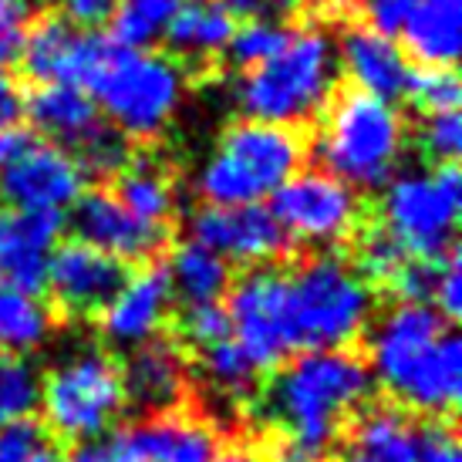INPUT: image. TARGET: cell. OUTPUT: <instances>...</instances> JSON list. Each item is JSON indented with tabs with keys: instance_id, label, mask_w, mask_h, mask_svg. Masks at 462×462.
Returning <instances> with one entry per match:
<instances>
[{
	"instance_id": "f6af8a7d",
	"label": "cell",
	"mask_w": 462,
	"mask_h": 462,
	"mask_svg": "<svg viewBox=\"0 0 462 462\" xmlns=\"http://www.w3.org/2000/svg\"><path fill=\"white\" fill-rule=\"evenodd\" d=\"M27 462H68V459H61V456H58V452H54L51 446H48V449H41L38 456H34V459H27Z\"/></svg>"
},
{
	"instance_id": "7402d4cb",
	"label": "cell",
	"mask_w": 462,
	"mask_h": 462,
	"mask_svg": "<svg viewBox=\"0 0 462 462\" xmlns=\"http://www.w3.org/2000/svg\"><path fill=\"white\" fill-rule=\"evenodd\" d=\"M331 24H341V68L347 85L385 102L402 98L411 65L398 51L395 41L374 34L372 27L358 24L355 17H337Z\"/></svg>"
},
{
	"instance_id": "9c48e42d",
	"label": "cell",
	"mask_w": 462,
	"mask_h": 462,
	"mask_svg": "<svg viewBox=\"0 0 462 462\" xmlns=\"http://www.w3.org/2000/svg\"><path fill=\"white\" fill-rule=\"evenodd\" d=\"M462 176L456 162L405 172L385 186L378 226L415 260H442L456 250Z\"/></svg>"
},
{
	"instance_id": "7a4b0ae2",
	"label": "cell",
	"mask_w": 462,
	"mask_h": 462,
	"mask_svg": "<svg viewBox=\"0 0 462 462\" xmlns=\"http://www.w3.org/2000/svg\"><path fill=\"white\" fill-rule=\"evenodd\" d=\"M372 372L398 409L452 422L462 385V345L436 308L392 304L372 328Z\"/></svg>"
},
{
	"instance_id": "74e56055",
	"label": "cell",
	"mask_w": 462,
	"mask_h": 462,
	"mask_svg": "<svg viewBox=\"0 0 462 462\" xmlns=\"http://www.w3.org/2000/svg\"><path fill=\"white\" fill-rule=\"evenodd\" d=\"M419 462H462L452 422H432L425 429L422 446H419Z\"/></svg>"
},
{
	"instance_id": "f35d334b",
	"label": "cell",
	"mask_w": 462,
	"mask_h": 462,
	"mask_svg": "<svg viewBox=\"0 0 462 462\" xmlns=\"http://www.w3.org/2000/svg\"><path fill=\"white\" fill-rule=\"evenodd\" d=\"M233 21H277L294 7V0H217Z\"/></svg>"
},
{
	"instance_id": "484cf974",
	"label": "cell",
	"mask_w": 462,
	"mask_h": 462,
	"mask_svg": "<svg viewBox=\"0 0 462 462\" xmlns=\"http://www.w3.org/2000/svg\"><path fill=\"white\" fill-rule=\"evenodd\" d=\"M166 277L172 287V297H180L186 308L193 304H223V297L233 287V267L213 250L186 240L169 254Z\"/></svg>"
},
{
	"instance_id": "cb8c5ba5",
	"label": "cell",
	"mask_w": 462,
	"mask_h": 462,
	"mask_svg": "<svg viewBox=\"0 0 462 462\" xmlns=\"http://www.w3.org/2000/svg\"><path fill=\"white\" fill-rule=\"evenodd\" d=\"M108 189L139 223L152 226V230L172 233V223H176V176H172L166 159L159 155V145L132 149L129 166L118 172Z\"/></svg>"
},
{
	"instance_id": "7c38bea8",
	"label": "cell",
	"mask_w": 462,
	"mask_h": 462,
	"mask_svg": "<svg viewBox=\"0 0 462 462\" xmlns=\"http://www.w3.org/2000/svg\"><path fill=\"white\" fill-rule=\"evenodd\" d=\"M116 51L108 34L71 24L58 7L34 11L17 65L34 85H75L88 88L91 75Z\"/></svg>"
},
{
	"instance_id": "83f0119b",
	"label": "cell",
	"mask_w": 462,
	"mask_h": 462,
	"mask_svg": "<svg viewBox=\"0 0 462 462\" xmlns=\"http://www.w3.org/2000/svg\"><path fill=\"white\" fill-rule=\"evenodd\" d=\"M182 0H118L108 17V38L125 51H145L149 44L166 38Z\"/></svg>"
},
{
	"instance_id": "4dcf8cb0",
	"label": "cell",
	"mask_w": 462,
	"mask_h": 462,
	"mask_svg": "<svg viewBox=\"0 0 462 462\" xmlns=\"http://www.w3.org/2000/svg\"><path fill=\"white\" fill-rule=\"evenodd\" d=\"M287 34L291 27H281V21H244L240 27H233L226 54L240 71H250L281 51Z\"/></svg>"
},
{
	"instance_id": "6da1fadb",
	"label": "cell",
	"mask_w": 462,
	"mask_h": 462,
	"mask_svg": "<svg viewBox=\"0 0 462 462\" xmlns=\"http://www.w3.org/2000/svg\"><path fill=\"white\" fill-rule=\"evenodd\" d=\"M372 385L368 361L351 347H318L283 361L260 402L273 436L267 462H324Z\"/></svg>"
},
{
	"instance_id": "4316f807",
	"label": "cell",
	"mask_w": 462,
	"mask_h": 462,
	"mask_svg": "<svg viewBox=\"0 0 462 462\" xmlns=\"http://www.w3.org/2000/svg\"><path fill=\"white\" fill-rule=\"evenodd\" d=\"M54 331L51 308L38 294L17 287H0V351L27 355L44 347Z\"/></svg>"
},
{
	"instance_id": "ba28073f",
	"label": "cell",
	"mask_w": 462,
	"mask_h": 462,
	"mask_svg": "<svg viewBox=\"0 0 462 462\" xmlns=\"http://www.w3.org/2000/svg\"><path fill=\"white\" fill-rule=\"evenodd\" d=\"M44 405V429L48 436H61L68 442H98L116 425L125 409L122 372L112 355L98 347L75 351L71 358L54 365L48 378L41 382Z\"/></svg>"
},
{
	"instance_id": "1f68e13d",
	"label": "cell",
	"mask_w": 462,
	"mask_h": 462,
	"mask_svg": "<svg viewBox=\"0 0 462 462\" xmlns=\"http://www.w3.org/2000/svg\"><path fill=\"white\" fill-rule=\"evenodd\" d=\"M405 98L415 105L419 116L456 112V105H459V75H456V68H411Z\"/></svg>"
},
{
	"instance_id": "f1b7e54d",
	"label": "cell",
	"mask_w": 462,
	"mask_h": 462,
	"mask_svg": "<svg viewBox=\"0 0 462 462\" xmlns=\"http://www.w3.org/2000/svg\"><path fill=\"white\" fill-rule=\"evenodd\" d=\"M196 365H199V374L206 378V385L213 388L219 398H226V402H250L257 395L260 368L246 358V351L233 337L196 351Z\"/></svg>"
},
{
	"instance_id": "d6a6232c",
	"label": "cell",
	"mask_w": 462,
	"mask_h": 462,
	"mask_svg": "<svg viewBox=\"0 0 462 462\" xmlns=\"http://www.w3.org/2000/svg\"><path fill=\"white\" fill-rule=\"evenodd\" d=\"M419 152L432 162H459V145H462V122L459 112H432V116H419L411 125Z\"/></svg>"
},
{
	"instance_id": "d4e9b609",
	"label": "cell",
	"mask_w": 462,
	"mask_h": 462,
	"mask_svg": "<svg viewBox=\"0 0 462 462\" xmlns=\"http://www.w3.org/2000/svg\"><path fill=\"white\" fill-rule=\"evenodd\" d=\"M462 0H419L398 31L415 65L452 68L459 58Z\"/></svg>"
},
{
	"instance_id": "60d3db41",
	"label": "cell",
	"mask_w": 462,
	"mask_h": 462,
	"mask_svg": "<svg viewBox=\"0 0 462 462\" xmlns=\"http://www.w3.org/2000/svg\"><path fill=\"white\" fill-rule=\"evenodd\" d=\"M21 116H24V88L7 68H0V129H14Z\"/></svg>"
},
{
	"instance_id": "7bdbcfd3",
	"label": "cell",
	"mask_w": 462,
	"mask_h": 462,
	"mask_svg": "<svg viewBox=\"0 0 462 462\" xmlns=\"http://www.w3.org/2000/svg\"><path fill=\"white\" fill-rule=\"evenodd\" d=\"M34 139H38V135L21 129V125H14V129H0V169L7 166V162H14V159L24 152Z\"/></svg>"
},
{
	"instance_id": "8fae6325",
	"label": "cell",
	"mask_w": 462,
	"mask_h": 462,
	"mask_svg": "<svg viewBox=\"0 0 462 462\" xmlns=\"http://www.w3.org/2000/svg\"><path fill=\"white\" fill-rule=\"evenodd\" d=\"M226 297L233 341L260 372L281 368L297 351L287 308V273L277 267H250L240 281H233Z\"/></svg>"
},
{
	"instance_id": "30bf717a",
	"label": "cell",
	"mask_w": 462,
	"mask_h": 462,
	"mask_svg": "<svg viewBox=\"0 0 462 462\" xmlns=\"http://www.w3.org/2000/svg\"><path fill=\"white\" fill-rule=\"evenodd\" d=\"M273 219L291 244L337 246L351 244L365 226V203L358 193L324 169H300L273 189Z\"/></svg>"
},
{
	"instance_id": "8992f818",
	"label": "cell",
	"mask_w": 462,
	"mask_h": 462,
	"mask_svg": "<svg viewBox=\"0 0 462 462\" xmlns=\"http://www.w3.org/2000/svg\"><path fill=\"white\" fill-rule=\"evenodd\" d=\"M287 308L297 351L347 347L368 331L374 291L337 254H314L287 270Z\"/></svg>"
},
{
	"instance_id": "f546056e",
	"label": "cell",
	"mask_w": 462,
	"mask_h": 462,
	"mask_svg": "<svg viewBox=\"0 0 462 462\" xmlns=\"http://www.w3.org/2000/svg\"><path fill=\"white\" fill-rule=\"evenodd\" d=\"M41 402V372L24 355L0 351V425L31 419Z\"/></svg>"
},
{
	"instance_id": "d6986e66",
	"label": "cell",
	"mask_w": 462,
	"mask_h": 462,
	"mask_svg": "<svg viewBox=\"0 0 462 462\" xmlns=\"http://www.w3.org/2000/svg\"><path fill=\"white\" fill-rule=\"evenodd\" d=\"M422 432L395 402H365L337 436L334 462H419Z\"/></svg>"
},
{
	"instance_id": "603a6c76",
	"label": "cell",
	"mask_w": 462,
	"mask_h": 462,
	"mask_svg": "<svg viewBox=\"0 0 462 462\" xmlns=\"http://www.w3.org/2000/svg\"><path fill=\"white\" fill-rule=\"evenodd\" d=\"M230 14L217 0H193L182 4L172 24L166 27V58L180 68L182 78H206L219 68V54L233 38Z\"/></svg>"
},
{
	"instance_id": "bcb514c9",
	"label": "cell",
	"mask_w": 462,
	"mask_h": 462,
	"mask_svg": "<svg viewBox=\"0 0 462 462\" xmlns=\"http://www.w3.org/2000/svg\"><path fill=\"white\" fill-rule=\"evenodd\" d=\"M294 4H297V0H294Z\"/></svg>"
},
{
	"instance_id": "5b68a950",
	"label": "cell",
	"mask_w": 462,
	"mask_h": 462,
	"mask_svg": "<svg viewBox=\"0 0 462 462\" xmlns=\"http://www.w3.org/2000/svg\"><path fill=\"white\" fill-rule=\"evenodd\" d=\"M310 135L297 125L236 118L196 176L203 206H250L308 166Z\"/></svg>"
},
{
	"instance_id": "ab89813d",
	"label": "cell",
	"mask_w": 462,
	"mask_h": 462,
	"mask_svg": "<svg viewBox=\"0 0 462 462\" xmlns=\"http://www.w3.org/2000/svg\"><path fill=\"white\" fill-rule=\"evenodd\" d=\"M116 4L118 0H61L58 11L65 14L71 24L85 27V31H95L98 24H108Z\"/></svg>"
},
{
	"instance_id": "277c9868",
	"label": "cell",
	"mask_w": 462,
	"mask_h": 462,
	"mask_svg": "<svg viewBox=\"0 0 462 462\" xmlns=\"http://www.w3.org/2000/svg\"><path fill=\"white\" fill-rule=\"evenodd\" d=\"M337 88L331 34L321 24L291 27L283 48L236 81V105L244 118L277 125H314L331 91Z\"/></svg>"
},
{
	"instance_id": "d590c367",
	"label": "cell",
	"mask_w": 462,
	"mask_h": 462,
	"mask_svg": "<svg viewBox=\"0 0 462 462\" xmlns=\"http://www.w3.org/2000/svg\"><path fill=\"white\" fill-rule=\"evenodd\" d=\"M31 21H34L31 0H0V68L21 58Z\"/></svg>"
},
{
	"instance_id": "5bb4252c",
	"label": "cell",
	"mask_w": 462,
	"mask_h": 462,
	"mask_svg": "<svg viewBox=\"0 0 462 462\" xmlns=\"http://www.w3.org/2000/svg\"><path fill=\"white\" fill-rule=\"evenodd\" d=\"M125 281H129V263L81 240L54 244L44 273L54 308L68 318H98Z\"/></svg>"
},
{
	"instance_id": "3957f363",
	"label": "cell",
	"mask_w": 462,
	"mask_h": 462,
	"mask_svg": "<svg viewBox=\"0 0 462 462\" xmlns=\"http://www.w3.org/2000/svg\"><path fill=\"white\" fill-rule=\"evenodd\" d=\"M314 132L310 152L321 159L324 172L365 193L395 180L409 145V122L395 105L347 81H337L321 116L314 118Z\"/></svg>"
},
{
	"instance_id": "ffe728a7",
	"label": "cell",
	"mask_w": 462,
	"mask_h": 462,
	"mask_svg": "<svg viewBox=\"0 0 462 462\" xmlns=\"http://www.w3.org/2000/svg\"><path fill=\"white\" fill-rule=\"evenodd\" d=\"M112 446L139 462H213L219 452L217 425L199 422L186 411L145 415L122 429Z\"/></svg>"
},
{
	"instance_id": "836d02e7",
	"label": "cell",
	"mask_w": 462,
	"mask_h": 462,
	"mask_svg": "<svg viewBox=\"0 0 462 462\" xmlns=\"http://www.w3.org/2000/svg\"><path fill=\"white\" fill-rule=\"evenodd\" d=\"M176 331H180L176 341H180L189 355H193V351H203V347L219 345V341H226V337H233L230 314H226L223 304H193V308H186L180 314Z\"/></svg>"
},
{
	"instance_id": "b9f144b4",
	"label": "cell",
	"mask_w": 462,
	"mask_h": 462,
	"mask_svg": "<svg viewBox=\"0 0 462 462\" xmlns=\"http://www.w3.org/2000/svg\"><path fill=\"white\" fill-rule=\"evenodd\" d=\"M68 462H139V459L118 452L116 446H112V439H105V442H81V446L71 452Z\"/></svg>"
},
{
	"instance_id": "4fadbf2b",
	"label": "cell",
	"mask_w": 462,
	"mask_h": 462,
	"mask_svg": "<svg viewBox=\"0 0 462 462\" xmlns=\"http://www.w3.org/2000/svg\"><path fill=\"white\" fill-rule=\"evenodd\" d=\"M189 240L213 250L226 263L273 267L291 257V240L267 206H203L189 219Z\"/></svg>"
},
{
	"instance_id": "2e32d148",
	"label": "cell",
	"mask_w": 462,
	"mask_h": 462,
	"mask_svg": "<svg viewBox=\"0 0 462 462\" xmlns=\"http://www.w3.org/2000/svg\"><path fill=\"white\" fill-rule=\"evenodd\" d=\"M81 189L85 176L75 159L41 139L0 169V203L17 213H61L75 203Z\"/></svg>"
},
{
	"instance_id": "ac0fdd59",
	"label": "cell",
	"mask_w": 462,
	"mask_h": 462,
	"mask_svg": "<svg viewBox=\"0 0 462 462\" xmlns=\"http://www.w3.org/2000/svg\"><path fill=\"white\" fill-rule=\"evenodd\" d=\"M172 287H169L166 267L162 263H142L129 281L122 283L108 308L98 314V331H102L105 345L118 347V351H132V347L152 341L162 331L172 310Z\"/></svg>"
},
{
	"instance_id": "e575fe53",
	"label": "cell",
	"mask_w": 462,
	"mask_h": 462,
	"mask_svg": "<svg viewBox=\"0 0 462 462\" xmlns=\"http://www.w3.org/2000/svg\"><path fill=\"white\" fill-rule=\"evenodd\" d=\"M419 0H345V14L341 17H355L358 24L372 27L382 38H395L405 27L409 14L415 11Z\"/></svg>"
},
{
	"instance_id": "ee69618b",
	"label": "cell",
	"mask_w": 462,
	"mask_h": 462,
	"mask_svg": "<svg viewBox=\"0 0 462 462\" xmlns=\"http://www.w3.org/2000/svg\"><path fill=\"white\" fill-rule=\"evenodd\" d=\"M213 462H267L260 452H254V449H226V452H217V459Z\"/></svg>"
},
{
	"instance_id": "e0dca14e",
	"label": "cell",
	"mask_w": 462,
	"mask_h": 462,
	"mask_svg": "<svg viewBox=\"0 0 462 462\" xmlns=\"http://www.w3.org/2000/svg\"><path fill=\"white\" fill-rule=\"evenodd\" d=\"M122 372L125 402L145 415H169L193 392V355L166 334H155L152 341L132 347Z\"/></svg>"
},
{
	"instance_id": "8d00e7d4",
	"label": "cell",
	"mask_w": 462,
	"mask_h": 462,
	"mask_svg": "<svg viewBox=\"0 0 462 462\" xmlns=\"http://www.w3.org/2000/svg\"><path fill=\"white\" fill-rule=\"evenodd\" d=\"M436 310L446 321H456L462 314V270H459V250H449L439 263V283H436Z\"/></svg>"
},
{
	"instance_id": "9a60e30c",
	"label": "cell",
	"mask_w": 462,
	"mask_h": 462,
	"mask_svg": "<svg viewBox=\"0 0 462 462\" xmlns=\"http://www.w3.org/2000/svg\"><path fill=\"white\" fill-rule=\"evenodd\" d=\"M71 230L81 244L95 246L122 263H139V267L155 263L169 246V233L139 223L112 196L108 186H91L78 193V199L71 203Z\"/></svg>"
},
{
	"instance_id": "44dd1931",
	"label": "cell",
	"mask_w": 462,
	"mask_h": 462,
	"mask_svg": "<svg viewBox=\"0 0 462 462\" xmlns=\"http://www.w3.org/2000/svg\"><path fill=\"white\" fill-rule=\"evenodd\" d=\"M61 230V213H0V273L7 277V287L38 294Z\"/></svg>"
},
{
	"instance_id": "52a82bcc",
	"label": "cell",
	"mask_w": 462,
	"mask_h": 462,
	"mask_svg": "<svg viewBox=\"0 0 462 462\" xmlns=\"http://www.w3.org/2000/svg\"><path fill=\"white\" fill-rule=\"evenodd\" d=\"M182 71L166 54L118 48L91 75L88 91L132 149L159 145L182 102Z\"/></svg>"
}]
</instances>
